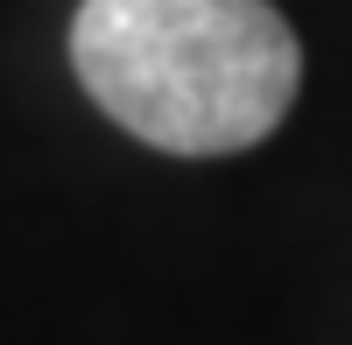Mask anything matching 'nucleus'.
I'll use <instances>...</instances> for the list:
<instances>
[{"label": "nucleus", "instance_id": "f257e3e1", "mask_svg": "<svg viewBox=\"0 0 352 345\" xmlns=\"http://www.w3.org/2000/svg\"><path fill=\"white\" fill-rule=\"evenodd\" d=\"M71 71L162 155H247L296 106L303 43L275 0H78Z\"/></svg>", "mask_w": 352, "mask_h": 345}]
</instances>
